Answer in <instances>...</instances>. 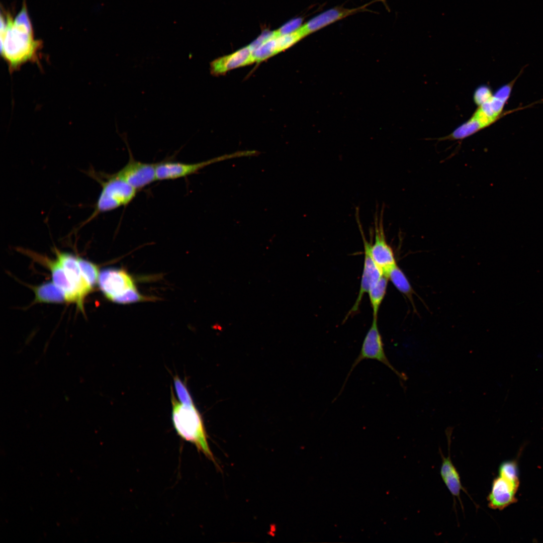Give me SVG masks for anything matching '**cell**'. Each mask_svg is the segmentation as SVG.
<instances>
[{
    "label": "cell",
    "instance_id": "cell-1",
    "mask_svg": "<svg viewBox=\"0 0 543 543\" xmlns=\"http://www.w3.org/2000/svg\"><path fill=\"white\" fill-rule=\"evenodd\" d=\"M1 54L12 70L35 60L40 44L34 39L25 5L14 20L1 15Z\"/></svg>",
    "mask_w": 543,
    "mask_h": 543
},
{
    "label": "cell",
    "instance_id": "cell-2",
    "mask_svg": "<svg viewBox=\"0 0 543 543\" xmlns=\"http://www.w3.org/2000/svg\"><path fill=\"white\" fill-rule=\"evenodd\" d=\"M515 81L513 80L501 87L489 100L477 106L468 120L438 140L461 141L491 126L505 115L520 110L503 111Z\"/></svg>",
    "mask_w": 543,
    "mask_h": 543
},
{
    "label": "cell",
    "instance_id": "cell-3",
    "mask_svg": "<svg viewBox=\"0 0 543 543\" xmlns=\"http://www.w3.org/2000/svg\"><path fill=\"white\" fill-rule=\"evenodd\" d=\"M86 173L101 186V191L91 215L81 224L85 225L100 214L129 204L137 191L120 177L117 173L108 174L89 169Z\"/></svg>",
    "mask_w": 543,
    "mask_h": 543
},
{
    "label": "cell",
    "instance_id": "cell-4",
    "mask_svg": "<svg viewBox=\"0 0 543 543\" xmlns=\"http://www.w3.org/2000/svg\"><path fill=\"white\" fill-rule=\"evenodd\" d=\"M172 421L177 434L194 444L199 451L216 464L207 440L201 415L194 404L186 405L177 401L171 390Z\"/></svg>",
    "mask_w": 543,
    "mask_h": 543
},
{
    "label": "cell",
    "instance_id": "cell-5",
    "mask_svg": "<svg viewBox=\"0 0 543 543\" xmlns=\"http://www.w3.org/2000/svg\"><path fill=\"white\" fill-rule=\"evenodd\" d=\"M99 286L109 300L128 304L149 300L138 291L132 277L124 269L107 268L99 276Z\"/></svg>",
    "mask_w": 543,
    "mask_h": 543
},
{
    "label": "cell",
    "instance_id": "cell-6",
    "mask_svg": "<svg viewBox=\"0 0 543 543\" xmlns=\"http://www.w3.org/2000/svg\"><path fill=\"white\" fill-rule=\"evenodd\" d=\"M365 359H372L378 361L391 370L402 380L406 381L407 380L406 375L403 374L397 371L392 365L386 356L384 350L383 338L378 325V318H373L371 325L363 340L359 353L353 362L340 392L333 402L335 401L343 392L348 378L353 370L357 365Z\"/></svg>",
    "mask_w": 543,
    "mask_h": 543
},
{
    "label": "cell",
    "instance_id": "cell-7",
    "mask_svg": "<svg viewBox=\"0 0 543 543\" xmlns=\"http://www.w3.org/2000/svg\"><path fill=\"white\" fill-rule=\"evenodd\" d=\"M246 151H238L225 154L206 161L187 163L173 160H165L156 163L157 180L175 179L187 177L197 173L200 170L211 164L228 159L246 156Z\"/></svg>",
    "mask_w": 543,
    "mask_h": 543
},
{
    "label": "cell",
    "instance_id": "cell-8",
    "mask_svg": "<svg viewBox=\"0 0 543 543\" xmlns=\"http://www.w3.org/2000/svg\"><path fill=\"white\" fill-rule=\"evenodd\" d=\"M123 137L127 146L129 158L127 163L116 173L138 191L157 180L156 163L143 162L136 160L128 146L126 136Z\"/></svg>",
    "mask_w": 543,
    "mask_h": 543
},
{
    "label": "cell",
    "instance_id": "cell-9",
    "mask_svg": "<svg viewBox=\"0 0 543 543\" xmlns=\"http://www.w3.org/2000/svg\"><path fill=\"white\" fill-rule=\"evenodd\" d=\"M374 240L368 241L371 255L376 264L384 274L396 264L393 249L388 243L384 229L383 210L376 214L374 220Z\"/></svg>",
    "mask_w": 543,
    "mask_h": 543
},
{
    "label": "cell",
    "instance_id": "cell-10",
    "mask_svg": "<svg viewBox=\"0 0 543 543\" xmlns=\"http://www.w3.org/2000/svg\"><path fill=\"white\" fill-rule=\"evenodd\" d=\"M356 221L358 223L364 243V260L358 295L354 305L347 314L346 317V318L357 311L364 295L368 293L372 286L384 275L376 264L371 255L368 246V241L365 238L359 217H356Z\"/></svg>",
    "mask_w": 543,
    "mask_h": 543
},
{
    "label": "cell",
    "instance_id": "cell-11",
    "mask_svg": "<svg viewBox=\"0 0 543 543\" xmlns=\"http://www.w3.org/2000/svg\"><path fill=\"white\" fill-rule=\"evenodd\" d=\"M519 486V482L513 481L498 475L493 480L491 491L487 497L489 507L493 509L501 510L514 503Z\"/></svg>",
    "mask_w": 543,
    "mask_h": 543
},
{
    "label": "cell",
    "instance_id": "cell-12",
    "mask_svg": "<svg viewBox=\"0 0 543 543\" xmlns=\"http://www.w3.org/2000/svg\"><path fill=\"white\" fill-rule=\"evenodd\" d=\"M376 2V1H373L362 6L353 9L344 8L342 7L331 8L314 17L306 24L303 25L301 28L307 36L312 33L315 32L346 17L358 12L369 11L367 7L370 6L371 4H373Z\"/></svg>",
    "mask_w": 543,
    "mask_h": 543
},
{
    "label": "cell",
    "instance_id": "cell-13",
    "mask_svg": "<svg viewBox=\"0 0 543 543\" xmlns=\"http://www.w3.org/2000/svg\"><path fill=\"white\" fill-rule=\"evenodd\" d=\"M41 262L48 266L51 271L53 282L65 293L66 302L74 303L81 311H83L84 301L80 297L77 289L70 282L59 261L51 260L42 256H36Z\"/></svg>",
    "mask_w": 543,
    "mask_h": 543
},
{
    "label": "cell",
    "instance_id": "cell-14",
    "mask_svg": "<svg viewBox=\"0 0 543 543\" xmlns=\"http://www.w3.org/2000/svg\"><path fill=\"white\" fill-rule=\"evenodd\" d=\"M255 62L253 49L250 45L226 56L219 57L210 63L211 74L220 75L228 71Z\"/></svg>",
    "mask_w": 543,
    "mask_h": 543
},
{
    "label": "cell",
    "instance_id": "cell-15",
    "mask_svg": "<svg viewBox=\"0 0 543 543\" xmlns=\"http://www.w3.org/2000/svg\"><path fill=\"white\" fill-rule=\"evenodd\" d=\"M57 259L63 267L67 278L77 289L81 299L84 301L86 296L93 289L83 277L78 262V258L72 254L61 252L56 249Z\"/></svg>",
    "mask_w": 543,
    "mask_h": 543
},
{
    "label": "cell",
    "instance_id": "cell-16",
    "mask_svg": "<svg viewBox=\"0 0 543 543\" xmlns=\"http://www.w3.org/2000/svg\"><path fill=\"white\" fill-rule=\"evenodd\" d=\"M447 435L448 439V455L447 457H445L441 452V450H439L440 456L442 458V464L440 467V474L444 483L454 498L455 499V498H457L459 500L461 506L462 508H463L460 497L461 491H463L466 493L469 497H470V496L466 490L462 486L460 475L454 465L450 457L449 444L450 443V431L449 433H447Z\"/></svg>",
    "mask_w": 543,
    "mask_h": 543
},
{
    "label": "cell",
    "instance_id": "cell-17",
    "mask_svg": "<svg viewBox=\"0 0 543 543\" xmlns=\"http://www.w3.org/2000/svg\"><path fill=\"white\" fill-rule=\"evenodd\" d=\"M35 293V302L62 303L66 301L64 292L53 282L32 287Z\"/></svg>",
    "mask_w": 543,
    "mask_h": 543
},
{
    "label": "cell",
    "instance_id": "cell-18",
    "mask_svg": "<svg viewBox=\"0 0 543 543\" xmlns=\"http://www.w3.org/2000/svg\"><path fill=\"white\" fill-rule=\"evenodd\" d=\"M389 279L383 275L369 289L368 294L373 310V318H378L380 307L387 292Z\"/></svg>",
    "mask_w": 543,
    "mask_h": 543
},
{
    "label": "cell",
    "instance_id": "cell-19",
    "mask_svg": "<svg viewBox=\"0 0 543 543\" xmlns=\"http://www.w3.org/2000/svg\"><path fill=\"white\" fill-rule=\"evenodd\" d=\"M384 275H386L395 288L405 295L412 302L414 291L403 272L397 264L391 267Z\"/></svg>",
    "mask_w": 543,
    "mask_h": 543
},
{
    "label": "cell",
    "instance_id": "cell-20",
    "mask_svg": "<svg viewBox=\"0 0 543 543\" xmlns=\"http://www.w3.org/2000/svg\"><path fill=\"white\" fill-rule=\"evenodd\" d=\"M77 258L83 277L87 284L93 289L96 284L98 283L100 274L97 266L83 258L80 257Z\"/></svg>",
    "mask_w": 543,
    "mask_h": 543
},
{
    "label": "cell",
    "instance_id": "cell-21",
    "mask_svg": "<svg viewBox=\"0 0 543 543\" xmlns=\"http://www.w3.org/2000/svg\"><path fill=\"white\" fill-rule=\"evenodd\" d=\"M301 27L292 33L275 37L278 53L289 48L306 36Z\"/></svg>",
    "mask_w": 543,
    "mask_h": 543
},
{
    "label": "cell",
    "instance_id": "cell-22",
    "mask_svg": "<svg viewBox=\"0 0 543 543\" xmlns=\"http://www.w3.org/2000/svg\"><path fill=\"white\" fill-rule=\"evenodd\" d=\"M498 473L510 480L519 482L518 467L515 461L503 462L499 466Z\"/></svg>",
    "mask_w": 543,
    "mask_h": 543
},
{
    "label": "cell",
    "instance_id": "cell-23",
    "mask_svg": "<svg viewBox=\"0 0 543 543\" xmlns=\"http://www.w3.org/2000/svg\"><path fill=\"white\" fill-rule=\"evenodd\" d=\"M175 390L179 402L186 405H193L192 398L185 384L176 375L173 377Z\"/></svg>",
    "mask_w": 543,
    "mask_h": 543
},
{
    "label": "cell",
    "instance_id": "cell-24",
    "mask_svg": "<svg viewBox=\"0 0 543 543\" xmlns=\"http://www.w3.org/2000/svg\"><path fill=\"white\" fill-rule=\"evenodd\" d=\"M491 89L487 85H481L474 91L473 99L477 106L489 100L493 96Z\"/></svg>",
    "mask_w": 543,
    "mask_h": 543
},
{
    "label": "cell",
    "instance_id": "cell-25",
    "mask_svg": "<svg viewBox=\"0 0 543 543\" xmlns=\"http://www.w3.org/2000/svg\"><path fill=\"white\" fill-rule=\"evenodd\" d=\"M303 19L297 18L286 23L279 29L274 31L275 37L292 33L298 30L302 25Z\"/></svg>",
    "mask_w": 543,
    "mask_h": 543
}]
</instances>
